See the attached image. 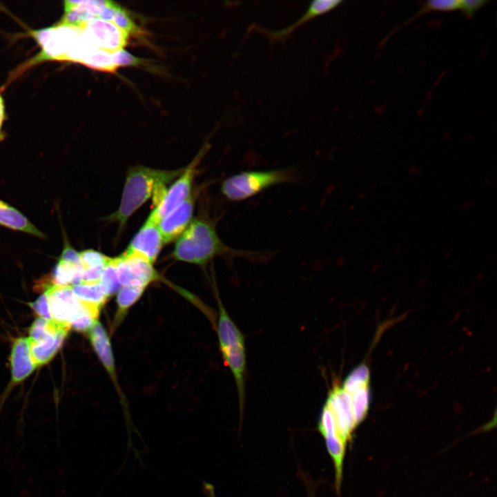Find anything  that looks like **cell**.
I'll list each match as a JSON object with an SVG mask.
<instances>
[{"label":"cell","mask_w":497,"mask_h":497,"mask_svg":"<svg viewBox=\"0 0 497 497\" xmlns=\"http://www.w3.org/2000/svg\"><path fill=\"white\" fill-rule=\"evenodd\" d=\"M184 169L167 170L143 166L130 167L126 174L119 206L109 216V220L117 222L121 228L150 197H153L156 206L166 191V185L179 176Z\"/></svg>","instance_id":"obj_1"},{"label":"cell","mask_w":497,"mask_h":497,"mask_svg":"<svg viewBox=\"0 0 497 497\" xmlns=\"http://www.w3.org/2000/svg\"><path fill=\"white\" fill-rule=\"evenodd\" d=\"M220 255L251 257L256 254L228 247L219 237L213 222L202 218L190 223L177 238L173 252L177 260L199 265Z\"/></svg>","instance_id":"obj_2"},{"label":"cell","mask_w":497,"mask_h":497,"mask_svg":"<svg viewBox=\"0 0 497 497\" xmlns=\"http://www.w3.org/2000/svg\"><path fill=\"white\" fill-rule=\"evenodd\" d=\"M219 318L217 332L220 348L226 365L235 378L240 408L244 398V375L246 352L242 333L228 315L220 300L218 299Z\"/></svg>","instance_id":"obj_3"},{"label":"cell","mask_w":497,"mask_h":497,"mask_svg":"<svg viewBox=\"0 0 497 497\" xmlns=\"http://www.w3.org/2000/svg\"><path fill=\"white\" fill-rule=\"evenodd\" d=\"M293 179V172L287 168L244 171L226 179L222 184L221 192L228 200L240 202Z\"/></svg>","instance_id":"obj_4"},{"label":"cell","mask_w":497,"mask_h":497,"mask_svg":"<svg viewBox=\"0 0 497 497\" xmlns=\"http://www.w3.org/2000/svg\"><path fill=\"white\" fill-rule=\"evenodd\" d=\"M30 34L40 46L41 51L24 65L26 68L45 61H64L81 38V30L79 27L59 21L48 28L32 30Z\"/></svg>","instance_id":"obj_5"},{"label":"cell","mask_w":497,"mask_h":497,"mask_svg":"<svg viewBox=\"0 0 497 497\" xmlns=\"http://www.w3.org/2000/svg\"><path fill=\"white\" fill-rule=\"evenodd\" d=\"M207 148L204 146L193 161L184 168L178 179L166 190L160 202L155 206L148 218L159 224L160 220L182 203L191 193L197 168Z\"/></svg>","instance_id":"obj_6"},{"label":"cell","mask_w":497,"mask_h":497,"mask_svg":"<svg viewBox=\"0 0 497 497\" xmlns=\"http://www.w3.org/2000/svg\"><path fill=\"white\" fill-rule=\"evenodd\" d=\"M85 41L92 47L115 52L126 46L129 34L115 23L94 17L79 27Z\"/></svg>","instance_id":"obj_7"},{"label":"cell","mask_w":497,"mask_h":497,"mask_svg":"<svg viewBox=\"0 0 497 497\" xmlns=\"http://www.w3.org/2000/svg\"><path fill=\"white\" fill-rule=\"evenodd\" d=\"M115 258L121 286L147 287L150 283L160 279L153 264L138 254L124 251Z\"/></svg>","instance_id":"obj_8"},{"label":"cell","mask_w":497,"mask_h":497,"mask_svg":"<svg viewBox=\"0 0 497 497\" xmlns=\"http://www.w3.org/2000/svg\"><path fill=\"white\" fill-rule=\"evenodd\" d=\"M318 429L325 440L328 452L333 462L335 488L336 491L339 492L342 480L343 462L347 442L339 433L331 411L326 405L321 412Z\"/></svg>","instance_id":"obj_9"},{"label":"cell","mask_w":497,"mask_h":497,"mask_svg":"<svg viewBox=\"0 0 497 497\" xmlns=\"http://www.w3.org/2000/svg\"><path fill=\"white\" fill-rule=\"evenodd\" d=\"M45 287L52 320L70 327L71 319L80 306V300L74 294L71 286L51 283Z\"/></svg>","instance_id":"obj_10"},{"label":"cell","mask_w":497,"mask_h":497,"mask_svg":"<svg viewBox=\"0 0 497 497\" xmlns=\"http://www.w3.org/2000/svg\"><path fill=\"white\" fill-rule=\"evenodd\" d=\"M325 405L331 411L339 433L347 442L357 427L352 410L351 395L341 387L335 386L329 393Z\"/></svg>","instance_id":"obj_11"},{"label":"cell","mask_w":497,"mask_h":497,"mask_svg":"<svg viewBox=\"0 0 497 497\" xmlns=\"http://www.w3.org/2000/svg\"><path fill=\"white\" fill-rule=\"evenodd\" d=\"M195 195L191 193L178 206L160 220L158 228L164 244L178 238L186 229L193 217Z\"/></svg>","instance_id":"obj_12"},{"label":"cell","mask_w":497,"mask_h":497,"mask_svg":"<svg viewBox=\"0 0 497 497\" xmlns=\"http://www.w3.org/2000/svg\"><path fill=\"white\" fill-rule=\"evenodd\" d=\"M163 245L158 224L148 217L125 252L138 254L153 264Z\"/></svg>","instance_id":"obj_13"},{"label":"cell","mask_w":497,"mask_h":497,"mask_svg":"<svg viewBox=\"0 0 497 497\" xmlns=\"http://www.w3.org/2000/svg\"><path fill=\"white\" fill-rule=\"evenodd\" d=\"M11 376L13 383H19L35 369L28 338H19L12 346L10 354Z\"/></svg>","instance_id":"obj_14"},{"label":"cell","mask_w":497,"mask_h":497,"mask_svg":"<svg viewBox=\"0 0 497 497\" xmlns=\"http://www.w3.org/2000/svg\"><path fill=\"white\" fill-rule=\"evenodd\" d=\"M342 2L340 0L313 1L310 3L304 14L293 24L277 30L262 29V32L271 40L282 41L288 37L299 26L320 15L329 12Z\"/></svg>","instance_id":"obj_15"},{"label":"cell","mask_w":497,"mask_h":497,"mask_svg":"<svg viewBox=\"0 0 497 497\" xmlns=\"http://www.w3.org/2000/svg\"><path fill=\"white\" fill-rule=\"evenodd\" d=\"M87 333L89 340L99 360L115 384L118 386L114 357L110 339L106 331L101 322L97 320Z\"/></svg>","instance_id":"obj_16"},{"label":"cell","mask_w":497,"mask_h":497,"mask_svg":"<svg viewBox=\"0 0 497 497\" xmlns=\"http://www.w3.org/2000/svg\"><path fill=\"white\" fill-rule=\"evenodd\" d=\"M0 225L39 238H46L45 234L31 223L25 215L15 208L1 200H0Z\"/></svg>","instance_id":"obj_17"},{"label":"cell","mask_w":497,"mask_h":497,"mask_svg":"<svg viewBox=\"0 0 497 497\" xmlns=\"http://www.w3.org/2000/svg\"><path fill=\"white\" fill-rule=\"evenodd\" d=\"M69 331V329H63L54 335L37 342L28 341L31 355L37 367L48 363L55 356Z\"/></svg>","instance_id":"obj_18"},{"label":"cell","mask_w":497,"mask_h":497,"mask_svg":"<svg viewBox=\"0 0 497 497\" xmlns=\"http://www.w3.org/2000/svg\"><path fill=\"white\" fill-rule=\"evenodd\" d=\"M146 286H121L117 295V311L113 327L115 329L121 322L129 308L142 295Z\"/></svg>","instance_id":"obj_19"},{"label":"cell","mask_w":497,"mask_h":497,"mask_svg":"<svg viewBox=\"0 0 497 497\" xmlns=\"http://www.w3.org/2000/svg\"><path fill=\"white\" fill-rule=\"evenodd\" d=\"M76 297L81 301L101 309L109 298L101 289L98 283H81L71 286Z\"/></svg>","instance_id":"obj_20"},{"label":"cell","mask_w":497,"mask_h":497,"mask_svg":"<svg viewBox=\"0 0 497 497\" xmlns=\"http://www.w3.org/2000/svg\"><path fill=\"white\" fill-rule=\"evenodd\" d=\"M98 284L104 293L108 298L117 293L120 289L115 257H112L110 262L104 266Z\"/></svg>","instance_id":"obj_21"},{"label":"cell","mask_w":497,"mask_h":497,"mask_svg":"<svg viewBox=\"0 0 497 497\" xmlns=\"http://www.w3.org/2000/svg\"><path fill=\"white\" fill-rule=\"evenodd\" d=\"M369 370L362 364L355 367L345 378L342 388L350 395L369 386Z\"/></svg>","instance_id":"obj_22"},{"label":"cell","mask_w":497,"mask_h":497,"mask_svg":"<svg viewBox=\"0 0 497 497\" xmlns=\"http://www.w3.org/2000/svg\"><path fill=\"white\" fill-rule=\"evenodd\" d=\"M351 398L354 420L358 426L364 419L369 410L370 401L369 386L351 394Z\"/></svg>","instance_id":"obj_23"},{"label":"cell","mask_w":497,"mask_h":497,"mask_svg":"<svg viewBox=\"0 0 497 497\" xmlns=\"http://www.w3.org/2000/svg\"><path fill=\"white\" fill-rule=\"evenodd\" d=\"M461 6V0H432L427 1L423 6L418 11V12L410 19L406 21V23L411 22L415 18L420 17L428 12L440 11L449 12L460 10Z\"/></svg>","instance_id":"obj_24"},{"label":"cell","mask_w":497,"mask_h":497,"mask_svg":"<svg viewBox=\"0 0 497 497\" xmlns=\"http://www.w3.org/2000/svg\"><path fill=\"white\" fill-rule=\"evenodd\" d=\"M79 255L84 267L104 266L112 260V257L92 249L84 250L79 253Z\"/></svg>","instance_id":"obj_25"},{"label":"cell","mask_w":497,"mask_h":497,"mask_svg":"<svg viewBox=\"0 0 497 497\" xmlns=\"http://www.w3.org/2000/svg\"><path fill=\"white\" fill-rule=\"evenodd\" d=\"M29 305L40 318L49 321L52 320L48 298L45 293L40 295L35 302L30 303Z\"/></svg>","instance_id":"obj_26"},{"label":"cell","mask_w":497,"mask_h":497,"mask_svg":"<svg viewBox=\"0 0 497 497\" xmlns=\"http://www.w3.org/2000/svg\"><path fill=\"white\" fill-rule=\"evenodd\" d=\"M489 1L487 0L461 1L460 9L468 18L474 17L475 13Z\"/></svg>","instance_id":"obj_27"},{"label":"cell","mask_w":497,"mask_h":497,"mask_svg":"<svg viewBox=\"0 0 497 497\" xmlns=\"http://www.w3.org/2000/svg\"><path fill=\"white\" fill-rule=\"evenodd\" d=\"M104 266H97L90 267H84L81 282L84 284H96L98 283L101 277Z\"/></svg>","instance_id":"obj_28"},{"label":"cell","mask_w":497,"mask_h":497,"mask_svg":"<svg viewBox=\"0 0 497 497\" xmlns=\"http://www.w3.org/2000/svg\"><path fill=\"white\" fill-rule=\"evenodd\" d=\"M59 260L76 265H82L79 253L77 252L68 244L65 243Z\"/></svg>","instance_id":"obj_29"},{"label":"cell","mask_w":497,"mask_h":497,"mask_svg":"<svg viewBox=\"0 0 497 497\" xmlns=\"http://www.w3.org/2000/svg\"><path fill=\"white\" fill-rule=\"evenodd\" d=\"M6 120V109L3 98L0 93V142L4 139L5 134L2 130Z\"/></svg>","instance_id":"obj_30"},{"label":"cell","mask_w":497,"mask_h":497,"mask_svg":"<svg viewBox=\"0 0 497 497\" xmlns=\"http://www.w3.org/2000/svg\"><path fill=\"white\" fill-rule=\"evenodd\" d=\"M203 490L207 497H217L213 485L211 483L204 482Z\"/></svg>","instance_id":"obj_31"}]
</instances>
